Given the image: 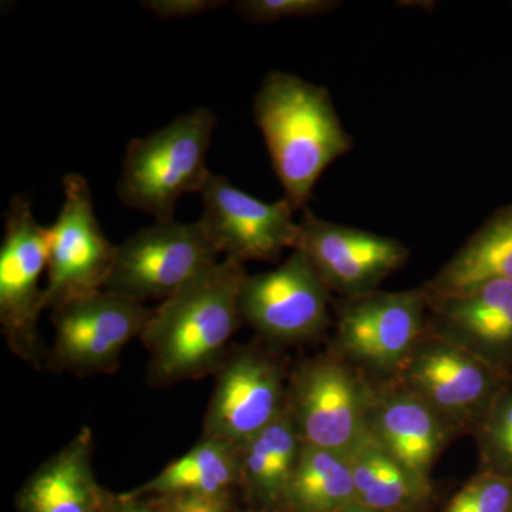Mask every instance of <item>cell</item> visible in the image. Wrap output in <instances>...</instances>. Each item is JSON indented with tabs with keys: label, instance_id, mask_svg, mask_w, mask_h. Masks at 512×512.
<instances>
[{
	"label": "cell",
	"instance_id": "cell-1",
	"mask_svg": "<svg viewBox=\"0 0 512 512\" xmlns=\"http://www.w3.org/2000/svg\"><path fill=\"white\" fill-rule=\"evenodd\" d=\"M241 262L224 258L153 309L140 340L153 386L215 373L242 325L239 293L247 278Z\"/></svg>",
	"mask_w": 512,
	"mask_h": 512
},
{
	"label": "cell",
	"instance_id": "cell-2",
	"mask_svg": "<svg viewBox=\"0 0 512 512\" xmlns=\"http://www.w3.org/2000/svg\"><path fill=\"white\" fill-rule=\"evenodd\" d=\"M252 111L286 200L306 210L319 178L353 147L329 90L296 74L269 72Z\"/></svg>",
	"mask_w": 512,
	"mask_h": 512
},
{
	"label": "cell",
	"instance_id": "cell-3",
	"mask_svg": "<svg viewBox=\"0 0 512 512\" xmlns=\"http://www.w3.org/2000/svg\"><path fill=\"white\" fill-rule=\"evenodd\" d=\"M215 127V114L197 107L146 137L133 138L121 163L120 201L154 221L174 220L178 201L201 194L210 180L207 156Z\"/></svg>",
	"mask_w": 512,
	"mask_h": 512
},
{
	"label": "cell",
	"instance_id": "cell-4",
	"mask_svg": "<svg viewBox=\"0 0 512 512\" xmlns=\"http://www.w3.org/2000/svg\"><path fill=\"white\" fill-rule=\"evenodd\" d=\"M338 355L303 360L288 380L286 407L303 443L350 457L370 439L373 386Z\"/></svg>",
	"mask_w": 512,
	"mask_h": 512
},
{
	"label": "cell",
	"instance_id": "cell-5",
	"mask_svg": "<svg viewBox=\"0 0 512 512\" xmlns=\"http://www.w3.org/2000/svg\"><path fill=\"white\" fill-rule=\"evenodd\" d=\"M49 264V228L40 227L23 195L9 201L0 247V325L13 355L42 370L47 353L39 319L46 308L40 276Z\"/></svg>",
	"mask_w": 512,
	"mask_h": 512
},
{
	"label": "cell",
	"instance_id": "cell-6",
	"mask_svg": "<svg viewBox=\"0 0 512 512\" xmlns=\"http://www.w3.org/2000/svg\"><path fill=\"white\" fill-rule=\"evenodd\" d=\"M200 221H154L117 245L104 291L140 303L167 301L220 261Z\"/></svg>",
	"mask_w": 512,
	"mask_h": 512
},
{
	"label": "cell",
	"instance_id": "cell-7",
	"mask_svg": "<svg viewBox=\"0 0 512 512\" xmlns=\"http://www.w3.org/2000/svg\"><path fill=\"white\" fill-rule=\"evenodd\" d=\"M427 312L421 288L343 298L336 306L335 355L367 373L394 376L426 335Z\"/></svg>",
	"mask_w": 512,
	"mask_h": 512
},
{
	"label": "cell",
	"instance_id": "cell-8",
	"mask_svg": "<svg viewBox=\"0 0 512 512\" xmlns=\"http://www.w3.org/2000/svg\"><path fill=\"white\" fill-rule=\"evenodd\" d=\"M55 342L46 367L74 376L109 375L120 356L140 338L153 309L107 291L90 293L52 309Z\"/></svg>",
	"mask_w": 512,
	"mask_h": 512
},
{
	"label": "cell",
	"instance_id": "cell-9",
	"mask_svg": "<svg viewBox=\"0 0 512 512\" xmlns=\"http://www.w3.org/2000/svg\"><path fill=\"white\" fill-rule=\"evenodd\" d=\"M393 377L394 386L419 397L453 430L477 427L510 382V377L427 332Z\"/></svg>",
	"mask_w": 512,
	"mask_h": 512
},
{
	"label": "cell",
	"instance_id": "cell-10",
	"mask_svg": "<svg viewBox=\"0 0 512 512\" xmlns=\"http://www.w3.org/2000/svg\"><path fill=\"white\" fill-rule=\"evenodd\" d=\"M214 375L204 439L241 447L286 409L289 376L279 359L261 346L229 349Z\"/></svg>",
	"mask_w": 512,
	"mask_h": 512
},
{
	"label": "cell",
	"instance_id": "cell-11",
	"mask_svg": "<svg viewBox=\"0 0 512 512\" xmlns=\"http://www.w3.org/2000/svg\"><path fill=\"white\" fill-rule=\"evenodd\" d=\"M63 205L49 228L46 308L103 291L113 271L117 245L94 214L89 183L80 174L63 177Z\"/></svg>",
	"mask_w": 512,
	"mask_h": 512
},
{
	"label": "cell",
	"instance_id": "cell-12",
	"mask_svg": "<svg viewBox=\"0 0 512 512\" xmlns=\"http://www.w3.org/2000/svg\"><path fill=\"white\" fill-rule=\"evenodd\" d=\"M329 293L309 259L293 249L278 268L245 278L239 293L242 323L266 342H305L330 325Z\"/></svg>",
	"mask_w": 512,
	"mask_h": 512
},
{
	"label": "cell",
	"instance_id": "cell-13",
	"mask_svg": "<svg viewBox=\"0 0 512 512\" xmlns=\"http://www.w3.org/2000/svg\"><path fill=\"white\" fill-rule=\"evenodd\" d=\"M200 222L224 258L241 262H275L285 249H295L298 222L295 208L282 198L265 202L211 174L201 191Z\"/></svg>",
	"mask_w": 512,
	"mask_h": 512
},
{
	"label": "cell",
	"instance_id": "cell-14",
	"mask_svg": "<svg viewBox=\"0 0 512 512\" xmlns=\"http://www.w3.org/2000/svg\"><path fill=\"white\" fill-rule=\"evenodd\" d=\"M295 249L309 259L329 291L343 298L377 291L410 255L397 239L322 220L308 210L298 222Z\"/></svg>",
	"mask_w": 512,
	"mask_h": 512
},
{
	"label": "cell",
	"instance_id": "cell-15",
	"mask_svg": "<svg viewBox=\"0 0 512 512\" xmlns=\"http://www.w3.org/2000/svg\"><path fill=\"white\" fill-rule=\"evenodd\" d=\"M427 333L501 375H512V282L493 281L461 295L427 303Z\"/></svg>",
	"mask_w": 512,
	"mask_h": 512
},
{
	"label": "cell",
	"instance_id": "cell-16",
	"mask_svg": "<svg viewBox=\"0 0 512 512\" xmlns=\"http://www.w3.org/2000/svg\"><path fill=\"white\" fill-rule=\"evenodd\" d=\"M367 427L370 439L426 480L453 431L423 400L397 386H373Z\"/></svg>",
	"mask_w": 512,
	"mask_h": 512
},
{
	"label": "cell",
	"instance_id": "cell-17",
	"mask_svg": "<svg viewBox=\"0 0 512 512\" xmlns=\"http://www.w3.org/2000/svg\"><path fill=\"white\" fill-rule=\"evenodd\" d=\"M109 491L93 470V433L83 427L46 460L16 497L19 512H103Z\"/></svg>",
	"mask_w": 512,
	"mask_h": 512
},
{
	"label": "cell",
	"instance_id": "cell-18",
	"mask_svg": "<svg viewBox=\"0 0 512 512\" xmlns=\"http://www.w3.org/2000/svg\"><path fill=\"white\" fill-rule=\"evenodd\" d=\"M302 446L286 407L274 423L239 447V490L251 504L249 508L281 512Z\"/></svg>",
	"mask_w": 512,
	"mask_h": 512
},
{
	"label": "cell",
	"instance_id": "cell-19",
	"mask_svg": "<svg viewBox=\"0 0 512 512\" xmlns=\"http://www.w3.org/2000/svg\"><path fill=\"white\" fill-rule=\"evenodd\" d=\"M493 281L512 282V204L488 218L421 289L430 303Z\"/></svg>",
	"mask_w": 512,
	"mask_h": 512
},
{
	"label": "cell",
	"instance_id": "cell-20",
	"mask_svg": "<svg viewBox=\"0 0 512 512\" xmlns=\"http://www.w3.org/2000/svg\"><path fill=\"white\" fill-rule=\"evenodd\" d=\"M238 490L239 447L201 437L184 456L130 493L137 497H164L187 493H237Z\"/></svg>",
	"mask_w": 512,
	"mask_h": 512
},
{
	"label": "cell",
	"instance_id": "cell-21",
	"mask_svg": "<svg viewBox=\"0 0 512 512\" xmlns=\"http://www.w3.org/2000/svg\"><path fill=\"white\" fill-rule=\"evenodd\" d=\"M356 503L386 512H413L430 498V480L397 463L372 439L349 457Z\"/></svg>",
	"mask_w": 512,
	"mask_h": 512
},
{
	"label": "cell",
	"instance_id": "cell-22",
	"mask_svg": "<svg viewBox=\"0 0 512 512\" xmlns=\"http://www.w3.org/2000/svg\"><path fill=\"white\" fill-rule=\"evenodd\" d=\"M355 501L349 458L303 443L281 512H339Z\"/></svg>",
	"mask_w": 512,
	"mask_h": 512
},
{
	"label": "cell",
	"instance_id": "cell-23",
	"mask_svg": "<svg viewBox=\"0 0 512 512\" xmlns=\"http://www.w3.org/2000/svg\"><path fill=\"white\" fill-rule=\"evenodd\" d=\"M481 471L512 477V390L495 400L476 427Z\"/></svg>",
	"mask_w": 512,
	"mask_h": 512
},
{
	"label": "cell",
	"instance_id": "cell-24",
	"mask_svg": "<svg viewBox=\"0 0 512 512\" xmlns=\"http://www.w3.org/2000/svg\"><path fill=\"white\" fill-rule=\"evenodd\" d=\"M441 512H512V477L481 471Z\"/></svg>",
	"mask_w": 512,
	"mask_h": 512
},
{
	"label": "cell",
	"instance_id": "cell-25",
	"mask_svg": "<svg viewBox=\"0 0 512 512\" xmlns=\"http://www.w3.org/2000/svg\"><path fill=\"white\" fill-rule=\"evenodd\" d=\"M335 0H238L234 9L255 25H268L291 18H313L338 9Z\"/></svg>",
	"mask_w": 512,
	"mask_h": 512
},
{
	"label": "cell",
	"instance_id": "cell-26",
	"mask_svg": "<svg viewBox=\"0 0 512 512\" xmlns=\"http://www.w3.org/2000/svg\"><path fill=\"white\" fill-rule=\"evenodd\" d=\"M165 512H237V493L225 494H173L164 497H148Z\"/></svg>",
	"mask_w": 512,
	"mask_h": 512
},
{
	"label": "cell",
	"instance_id": "cell-27",
	"mask_svg": "<svg viewBox=\"0 0 512 512\" xmlns=\"http://www.w3.org/2000/svg\"><path fill=\"white\" fill-rule=\"evenodd\" d=\"M224 0H144L141 6L158 19H190L211 10L224 8Z\"/></svg>",
	"mask_w": 512,
	"mask_h": 512
},
{
	"label": "cell",
	"instance_id": "cell-28",
	"mask_svg": "<svg viewBox=\"0 0 512 512\" xmlns=\"http://www.w3.org/2000/svg\"><path fill=\"white\" fill-rule=\"evenodd\" d=\"M103 512H165L153 500L148 497H137V495L128 493L113 494L107 493L106 503H104Z\"/></svg>",
	"mask_w": 512,
	"mask_h": 512
},
{
	"label": "cell",
	"instance_id": "cell-29",
	"mask_svg": "<svg viewBox=\"0 0 512 512\" xmlns=\"http://www.w3.org/2000/svg\"><path fill=\"white\" fill-rule=\"evenodd\" d=\"M339 512H386V511L375 510V508L366 507V505L356 503V501H355V503L349 504L348 507L343 508V510H340Z\"/></svg>",
	"mask_w": 512,
	"mask_h": 512
},
{
	"label": "cell",
	"instance_id": "cell-30",
	"mask_svg": "<svg viewBox=\"0 0 512 512\" xmlns=\"http://www.w3.org/2000/svg\"><path fill=\"white\" fill-rule=\"evenodd\" d=\"M237 512H279V511H258V510H252V508H248V510L237 511Z\"/></svg>",
	"mask_w": 512,
	"mask_h": 512
}]
</instances>
